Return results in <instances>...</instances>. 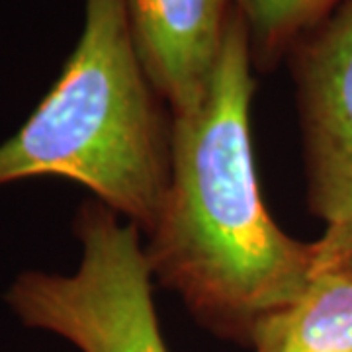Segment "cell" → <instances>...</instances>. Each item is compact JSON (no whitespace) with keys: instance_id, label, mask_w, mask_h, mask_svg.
<instances>
[{"instance_id":"cell-1","label":"cell","mask_w":352,"mask_h":352,"mask_svg":"<svg viewBox=\"0 0 352 352\" xmlns=\"http://www.w3.org/2000/svg\"><path fill=\"white\" fill-rule=\"evenodd\" d=\"M252 71L235 8L204 100L170 120V180L145 245L153 280L176 292L208 331L243 346L314 276L311 243L284 233L261 198Z\"/></svg>"},{"instance_id":"cell-2","label":"cell","mask_w":352,"mask_h":352,"mask_svg":"<svg viewBox=\"0 0 352 352\" xmlns=\"http://www.w3.org/2000/svg\"><path fill=\"white\" fill-rule=\"evenodd\" d=\"M139 59L126 0H85V25L55 85L0 145V186L75 180L149 233L170 180V131Z\"/></svg>"},{"instance_id":"cell-3","label":"cell","mask_w":352,"mask_h":352,"mask_svg":"<svg viewBox=\"0 0 352 352\" xmlns=\"http://www.w3.org/2000/svg\"><path fill=\"white\" fill-rule=\"evenodd\" d=\"M98 200L75 219L80 263L73 274L28 270L4 300L20 323L80 352H168L153 305V274L139 229Z\"/></svg>"},{"instance_id":"cell-4","label":"cell","mask_w":352,"mask_h":352,"mask_svg":"<svg viewBox=\"0 0 352 352\" xmlns=\"http://www.w3.org/2000/svg\"><path fill=\"white\" fill-rule=\"evenodd\" d=\"M305 141L307 198L315 215L352 217V0L288 55Z\"/></svg>"},{"instance_id":"cell-5","label":"cell","mask_w":352,"mask_h":352,"mask_svg":"<svg viewBox=\"0 0 352 352\" xmlns=\"http://www.w3.org/2000/svg\"><path fill=\"white\" fill-rule=\"evenodd\" d=\"M143 69L173 116L194 110L212 85L235 0H126Z\"/></svg>"},{"instance_id":"cell-6","label":"cell","mask_w":352,"mask_h":352,"mask_svg":"<svg viewBox=\"0 0 352 352\" xmlns=\"http://www.w3.org/2000/svg\"><path fill=\"white\" fill-rule=\"evenodd\" d=\"M254 352H352V280L317 272L288 305L254 329Z\"/></svg>"},{"instance_id":"cell-7","label":"cell","mask_w":352,"mask_h":352,"mask_svg":"<svg viewBox=\"0 0 352 352\" xmlns=\"http://www.w3.org/2000/svg\"><path fill=\"white\" fill-rule=\"evenodd\" d=\"M344 0H235L247 25L254 69L272 71L294 45L325 22Z\"/></svg>"},{"instance_id":"cell-8","label":"cell","mask_w":352,"mask_h":352,"mask_svg":"<svg viewBox=\"0 0 352 352\" xmlns=\"http://www.w3.org/2000/svg\"><path fill=\"white\" fill-rule=\"evenodd\" d=\"M314 274L329 272L352 280V217L327 223L321 239L311 243Z\"/></svg>"}]
</instances>
